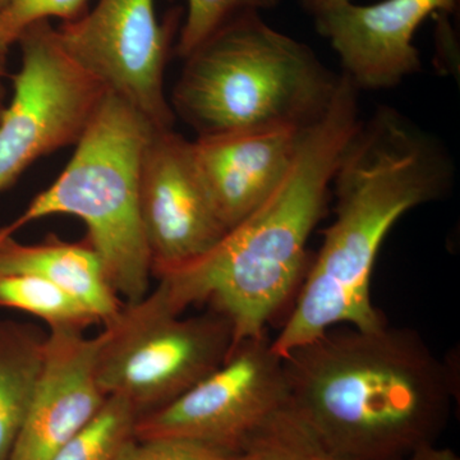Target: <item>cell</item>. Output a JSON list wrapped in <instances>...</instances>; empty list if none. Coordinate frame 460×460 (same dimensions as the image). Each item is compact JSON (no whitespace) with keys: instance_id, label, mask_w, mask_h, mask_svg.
<instances>
[{"instance_id":"1","label":"cell","mask_w":460,"mask_h":460,"mask_svg":"<svg viewBox=\"0 0 460 460\" xmlns=\"http://www.w3.org/2000/svg\"><path fill=\"white\" fill-rule=\"evenodd\" d=\"M456 166L443 142L394 108L361 120L335 171L337 214L287 323L271 341L283 358L299 345L345 325H385L371 299L378 251L399 219L444 199Z\"/></svg>"},{"instance_id":"2","label":"cell","mask_w":460,"mask_h":460,"mask_svg":"<svg viewBox=\"0 0 460 460\" xmlns=\"http://www.w3.org/2000/svg\"><path fill=\"white\" fill-rule=\"evenodd\" d=\"M281 359L290 407L337 460H405L447 428L452 374L413 330L334 328Z\"/></svg>"},{"instance_id":"3","label":"cell","mask_w":460,"mask_h":460,"mask_svg":"<svg viewBox=\"0 0 460 460\" xmlns=\"http://www.w3.org/2000/svg\"><path fill=\"white\" fill-rule=\"evenodd\" d=\"M358 89L344 75L326 113L305 129L292 168L270 198L195 261L160 272L174 313L208 304L228 319L234 348L262 337L304 275L345 147L359 126ZM233 348V349H234Z\"/></svg>"},{"instance_id":"4","label":"cell","mask_w":460,"mask_h":460,"mask_svg":"<svg viewBox=\"0 0 460 460\" xmlns=\"http://www.w3.org/2000/svg\"><path fill=\"white\" fill-rule=\"evenodd\" d=\"M184 60L171 105L198 138L308 128L326 113L341 81L261 13L229 21Z\"/></svg>"},{"instance_id":"5","label":"cell","mask_w":460,"mask_h":460,"mask_svg":"<svg viewBox=\"0 0 460 460\" xmlns=\"http://www.w3.org/2000/svg\"><path fill=\"white\" fill-rule=\"evenodd\" d=\"M154 129L108 91L62 174L0 233L13 235L51 215L80 217L87 244L98 253L115 293L126 302L140 301L150 292L153 275L141 222L140 177Z\"/></svg>"},{"instance_id":"6","label":"cell","mask_w":460,"mask_h":460,"mask_svg":"<svg viewBox=\"0 0 460 460\" xmlns=\"http://www.w3.org/2000/svg\"><path fill=\"white\" fill-rule=\"evenodd\" d=\"M104 326L96 358L100 389L123 396L138 417L189 392L234 348L226 317L214 310L181 317L157 288L140 301L124 302Z\"/></svg>"},{"instance_id":"7","label":"cell","mask_w":460,"mask_h":460,"mask_svg":"<svg viewBox=\"0 0 460 460\" xmlns=\"http://www.w3.org/2000/svg\"><path fill=\"white\" fill-rule=\"evenodd\" d=\"M13 96L0 114V192L32 163L77 144L108 90L72 59L49 21L18 39Z\"/></svg>"},{"instance_id":"8","label":"cell","mask_w":460,"mask_h":460,"mask_svg":"<svg viewBox=\"0 0 460 460\" xmlns=\"http://www.w3.org/2000/svg\"><path fill=\"white\" fill-rule=\"evenodd\" d=\"M289 407L283 359L263 334L237 345L219 368L171 404L138 417L135 438H190L243 453Z\"/></svg>"},{"instance_id":"9","label":"cell","mask_w":460,"mask_h":460,"mask_svg":"<svg viewBox=\"0 0 460 460\" xmlns=\"http://www.w3.org/2000/svg\"><path fill=\"white\" fill-rule=\"evenodd\" d=\"M174 25L160 23L155 0H99L57 29L63 49L155 129L174 124L164 72Z\"/></svg>"},{"instance_id":"10","label":"cell","mask_w":460,"mask_h":460,"mask_svg":"<svg viewBox=\"0 0 460 460\" xmlns=\"http://www.w3.org/2000/svg\"><path fill=\"white\" fill-rule=\"evenodd\" d=\"M142 228L154 277L210 252L228 229L208 199L190 141L171 129H154L142 157Z\"/></svg>"},{"instance_id":"11","label":"cell","mask_w":460,"mask_h":460,"mask_svg":"<svg viewBox=\"0 0 460 460\" xmlns=\"http://www.w3.org/2000/svg\"><path fill=\"white\" fill-rule=\"evenodd\" d=\"M458 0H381L370 5L343 3L314 14L343 74L358 90L394 87L420 69L413 40L431 16L450 14Z\"/></svg>"},{"instance_id":"12","label":"cell","mask_w":460,"mask_h":460,"mask_svg":"<svg viewBox=\"0 0 460 460\" xmlns=\"http://www.w3.org/2000/svg\"><path fill=\"white\" fill-rule=\"evenodd\" d=\"M84 332L48 328L40 376L9 460H50L107 401L96 377L100 334Z\"/></svg>"},{"instance_id":"13","label":"cell","mask_w":460,"mask_h":460,"mask_svg":"<svg viewBox=\"0 0 460 460\" xmlns=\"http://www.w3.org/2000/svg\"><path fill=\"white\" fill-rule=\"evenodd\" d=\"M305 129L266 128L190 141L215 213L234 228L279 187L295 163Z\"/></svg>"},{"instance_id":"14","label":"cell","mask_w":460,"mask_h":460,"mask_svg":"<svg viewBox=\"0 0 460 460\" xmlns=\"http://www.w3.org/2000/svg\"><path fill=\"white\" fill-rule=\"evenodd\" d=\"M0 272L33 275L53 284L95 314L104 325L124 304L87 242L71 243L50 237L42 243L25 244L0 233Z\"/></svg>"},{"instance_id":"15","label":"cell","mask_w":460,"mask_h":460,"mask_svg":"<svg viewBox=\"0 0 460 460\" xmlns=\"http://www.w3.org/2000/svg\"><path fill=\"white\" fill-rule=\"evenodd\" d=\"M48 330L0 320V460H9L44 361Z\"/></svg>"},{"instance_id":"16","label":"cell","mask_w":460,"mask_h":460,"mask_svg":"<svg viewBox=\"0 0 460 460\" xmlns=\"http://www.w3.org/2000/svg\"><path fill=\"white\" fill-rule=\"evenodd\" d=\"M0 308L32 314L54 326L86 330L102 323L95 314L53 284L29 274L0 272Z\"/></svg>"},{"instance_id":"17","label":"cell","mask_w":460,"mask_h":460,"mask_svg":"<svg viewBox=\"0 0 460 460\" xmlns=\"http://www.w3.org/2000/svg\"><path fill=\"white\" fill-rule=\"evenodd\" d=\"M138 413L119 395H109L98 413L75 432L50 460H114L135 438Z\"/></svg>"},{"instance_id":"18","label":"cell","mask_w":460,"mask_h":460,"mask_svg":"<svg viewBox=\"0 0 460 460\" xmlns=\"http://www.w3.org/2000/svg\"><path fill=\"white\" fill-rule=\"evenodd\" d=\"M241 460H337L320 444L292 407L256 436Z\"/></svg>"},{"instance_id":"19","label":"cell","mask_w":460,"mask_h":460,"mask_svg":"<svg viewBox=\"0 0 460 460\" xmlns=\"http://www.w3.org/2000/svg\"><path fill=\"white\" fill-rule=\"evenodd\" d=\"M281 0H187V13L178 40L181 58L189 57L229 21L246 13H261L278 7Z\"/></svg>"},{"instance_id":"20","label":"cell","mask_w":460,"mask_h":460,"mask_svg":"<svg viewBox=\"0 0 460 460\" xmlns=\"http://www.w3.org/2000/svg\"><path fill=\"white\" fill-rule=\"evenodd\" d=\"M87 0H11L0 11V59L7 53L30 26L50 18H62L66 22L81 17Z\"/></svg>"},{"instance_id":"21","label":"cell","mask_w":460,"mask_h":460,"mask_svg":"<svg viewBox=\"0 0 460 460\" xmlns=\"http://www.w3.org/2000/svg\"><path fill=\"white\" fill-rule=\"evenodd\" d=\"M242 453L183 438H133L114 460H241Z\"/></svg>"},{"instance_id":"22","label":"cell","mask_w":460,"mask_h":460,"mask_svg":"<svg viewBox=\"0 0 460 460\" xmlns=\"http://www.w3.org/2000/svg\"><path fill=\"white\" fill-rule=\"evenodd\" d=\"M405 460H460V458L458 454L449 447H440L431 444L420 447Z\"/></svg>"},{"instance_id":"23","label":"cell","mask_w":460,"mask_h":460,"mask_svg":"<svg viewBox=\"0 0 460 460\" xmlns=\"http://www.w3.org/2000/svg\"><path fill=\"white\" fill-rule=\"evenodd\" d=\"M348 2H352V0H305L304 7L307 8L311 13L316 14L325 9L337 7V5Z\"/></svg>"},{"instance_id":"24","label":"cell","mask_w":460,"mask_h":460,"mask_svg":"<svg viewBox=\"0 0 460 460\" xmlns=\"http://www.w3.org/2000/svg\"><path fill=\"white\" fill-rule=\"evenodd\" d=\"M5 95H7V93H5L4 84H3V81H0V114L5 107Z\"/></svg>"},{"instance_id":"25","label":"cell","mask_w":460,"mask_h":460,"mask_svg":"<svg viewBox=\"0 0 460 460\" xmlns=\"http://www.w3.org/2000/svg\"><path fill=\"white\" fill-rule=\"evenodd\" d=\"M5 74V60L0 59V81H3Z\"/></svg>"},{"instance_id":"26","label":"cell","mask_w":460,"mask_h":460,"mask_svg":"<svg viewBox=\"0 0 460 460\" xmlns=\"http://www.w3.org/2000/svg\"><path fill=\"white\" fill-rule=\"evenodd\" d=\"M9 2H11V0H0V11L7 7Z\"/></svg>"},{"instance_id":"27","label":"cell","mask_w":460,"mask_h":460,"mask_svg":"<svg viewBox=\"0 0 460 460\" xmlns=\"http://www.w3.org/2000/svg\"><path fill=\"white\" fill-rule=\"evenodd\" d=\"M302 4H305V0H301Z\"/></svg>"}]
</instances>
